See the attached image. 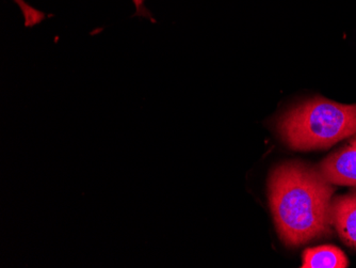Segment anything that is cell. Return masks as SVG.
<instances>
[{"label":"cell","mask_w":356,"mask_h":268,"mask_svg":"<svg viewBox=\"0 0 356 268\" xmlns=\"http://www.w3.org/2000/svg\"><path fill=\"white\" fill-rule=\"evenodd\" d=\"M348 265L345 253L334 246L311 248L303 253V268H346Z\"/></svg>","instance_id":"5"},{"label":"cell","mask_w":356,"mask_h":268,"mask_svg":"<svg viewBox=\"0 0 356 268\" xmlns=\"http://www.w3.org/2000/svg\"><path fill=\"white\" fill-rule=\"evenodd\" d=\"M332 221L341 239L356 248V191L333 199Z\"/></svg>","instance_id":"4"},{"label":"cell","mask_w":356,"mask_h":268,"mask_svg":"<svg viewBox=\"0 0 356 268\" xmlns=\"http://www.w3.org/2000/svg\"><path fill=\"white\" fill-rule=\"evenodd\" d=\"M269 200L282 241L300 246L332 233L333 184L319 169L297 161L283 164L272 171Z\"/></svg>","instance_id":"1"},{"label":"cell","mask_w":356,"mask_h":268,"mask_svg":"<svg viewBox=\"0 0 356 268\" xmlns=\"http://www.w3.org/2000/svg\"><path fill=\"white\" fill-rule=\"evenodd\" d=\"M279 129L293 149H327L356 135V104L346 105L315 97L285 113L280 120Z\"/></svg>","instance_id":"2"},{"label":"cell","mask_w":356,"mask_h":268,"mask_svg":"<svg viewBox=\"0 0 356 268\" xmlns=\"http://www.w3.org/2000/svg\"><path fill=\"white\" fill-rule=\"evenodd\" d=\"M350 145H353V147L356 148V136L353 138V139L350 141Z\"/></svg>","instance_id":"6"},{"label":"cell","mask_w":356,"mask_h":268,"mask_svg":"<svg viewBox=\"0 0 356 268\" xmlns=\"http://www.w3.org/2000/svg\"><path fill=\"white\" fill-rule=\"evenodd\" d=\"M319 171L333 185L356 187V148L349 145L331 154L320 164Z\"/></svg>","instance_id":"3"}]
</instances>
